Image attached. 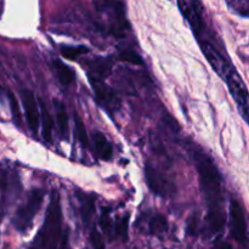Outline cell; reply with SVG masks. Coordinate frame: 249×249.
<instances>
[{
    "label": "cell",
    "instance_id": "cell-1",
    "mask_svg": "<svg viewBox=\"0 0 249 249\" xmlns=\"http://www.w3.org/2000/svg\"><path fill=\"white\" fill-rule=\"evenodd\" d=\"M187 150L198 173L199 184L208 209L209 228L213 233H220L225 226L223 178L214 160L195 142H187Z\"/></svg>",
    "mask_w": 249,
    "mask_h": 249
},
{
    "label": "cell",
    "instance_id": "cell-2",
    "mask_svg": "<svg viewBox=\"0 0 249 249\" xmlns=\"http://www.w3.org/2000/svg\"><path fill=\"white\" fill-rule=\"evenodd\" d=\"M62 236L61 198L58 192L53 191L43 225L32 242L31 249H60Z\"/></svg>",
    "mask_w": 249,
    "mask_h": 249
},
{
    "label": "cell",
    "instance_id": "cell-3",
    "mask_svg": "<svg viewBox=\"0 0 249 249\" xmlns=\"http://www.w3.org/2000/svg\"><path fill=\"white\" fill-rule=\"evenodd\" d=\"M45 192L41 189H34L27 195V198L15 213L12 225L18 232L24 233L32 228L34 218L43 206Z\"/></svg>",
    "mask_w": 249,
    "mask_h": 249
},
{
    "label": "cell",
    "instance_id": "cell-4",
    "mask_svg": "<svg viewBox=\"0 0 249 249\" xmlns=\"http://www.w3.org/2000/svg\"><path fill=\"white\" fill-rule=\"evenodd\" d=\"M224 82L228 85L229 91L235 100L241 116L249 125V92L236 68L226 75Z\"/></svg>",
    "mask_w": 249,
    "mask_h": 249
},
{
    "label": "cell",
    "instance_id": "cell-5",
    "mask_svg": "<svg viewBox=\"0 0 249 249\" xmlns=\"http://www.w3.org/2000/svg\"><path fill=\"white\" fill-rule=\"evenodd\" d=\"M89 82L95 94V100L102 108L106 109L109 113L119 111L121 100L118 99L114 90L109 85H107L102 78L89 74Z\"/></svg>",
    "mask_w": 249,
    "mask_h": 249
},
{
    "label": "cell",
    "instance_id": "cell-6",
    "mask_svg": "<svg viewBox=\"0 0 249 249\" xmlns=\"http://www.w3.org/2000/svg\"><path fill=\"white\" fill-rule=\"evenodd\" d=\"M180 12L186 18L187 23L192 29L195 36H199L206 32V22L203 18V6L199 1H187L181 0L178 1Z\"/></svg>",
    "mask_w": 249,
    "mask_h": 249
},
{
    "label": "cell",
    "instance_id": "cell-7",
    "mask_svg": "<svg viewBox=\"0 0 249 249\" xmlns=\"http://www.w3.org/2000/svg\"><path fill=\"white\" fill-rule=\"evenodd\" d=\"M230 231L233 240L237 241L241 245H245L247 241V223H246L245 212L240 202L236 199H231L230 208Z\"/></svg>",
    "mask_w": 249,
    "mask_h": 249
},
{
    "label": "cell",
    "instance_id": "cell-8",
    "mask_svg": "<svg viewBox=\"0 0 249 249\" xmlns=\"http://www.w3.org/2000/svg\"><path fill=\"white\" fill-rule=\"evenodd\" d=\"M21 100L29 130L34 135H36L39 130V124H40V108H39L36 96L31 90L23 89L21 90Z\"/></svg>",
    "mask_w": 249,
    "mask_h": 249
},
{
    "label": "cell",
    "instance_id": "cell-9",
    "mask_svg": "<svg viewBox=\"0 0 249 249\" xmlns=\"http://www.w3.org/2000/svg\"><path fill=\"white\" fill-rule=\"evenodd\" d=\"M145 180L148 189L153 194L157 195V196L165 197L172 191V185H170V182L165 179V177L162 173L158 172L150 163H147L145 165Z\"/></svg>",
    "mask_w": 249,
    "mask_h": 249
},
{
    "label": "cell",
    "instance_id": "cell-10",
    "mask_svg": "<svg viewBox=\"0 0 249 249\" xmlns=\"http://www.w3.org/2000/svg\"><path fill=\"white\" fill-rule=\"evenodd\" d=\"M53 107H55L56 113V124H57L58 135L62 140H68V134H70V119H68L67 111L60 100H53Z\"/></svg>",
    "mask_w": 249,
    "mask_h": 249
},
{
    "label": "cell",
    "instance_id": "cell-11",
    "mask_svg": "<svg viewBox=\"0 0 249 249\" xmlns=\"http://www.w3.org/2000/svg\"><path fill=\"white\" fill-rule=\"evenodd\" d=\"M92 145H94L95 152L97 153L99 158L102 160H109L113 155V148H112L111 142L101 131H94L92 134Z\"/></svg>",
    "mask_w": 249,
    "mask_h": 249
},
{
    "label": "cell",
    "instance_id": "cell-12",
    "mask_svg": "<svg viewBox=\"0 0 249 249\" xmlns=\"http://www.w3.org/2000/svg\"><path fill=\"white\" fill-rule=\"evenodd\" d=\"M78 199L80 203V215L85 226H89L91 223V218L95 212V197L92 195L84 194V192H78Z\"/></svg>",
    "mask_w": 249,
    "mask_h": 249
},
{
    "label": "cell",
    "instance_id": "cell-13",
    "mask_svg": "<svg viewBox=\"0 0 249 249\" xmlns=\"http://www.w3.org/2000/svg\"><path fill=\"white\" fill-rule=\"evenodd\" d=\"M53 72H55L56 77H57L58 82L61 83L65 87H68V85L73 84L75 82V72L72 67L66 65L65 62H62L61 60L56 58V60L53 61Z\"/></svg>",
    "mask_w": 249,
    "mask_h": 249
},
{
    "label": "cell",
    "instance_id": "cell-14",
    "mask_svg": "<svg viewBox=\"0 0 249 249\" xmlns=\"http://www.w3.org/2000/svg\"><path fill=\"white\" fill-rule=\"evenodd\" d=\"M40 107V122H41V134L43 139L46 142L53 141V119L49 112L48 107L45 106L43 101H39Z\"/></svg>",
    "mask_w": 249,
    "mask_h": 249
},
{
    "label": "cell",
    "instance_id": "cell-15",
    "mask_svg": "<svg viewBox=\"0 0 249 249\" xmlns=\"http://www.w3.org/2000/svg\"><path fill=\"white\" fill-rule=\"evenodd\" d=\"M74 134L78 142L82 145L83 148H90V140L87 128H85V124L83 123V121L77 113L74 114Z\"/></svg>",
    "mask_w": 249,
    "mask_h": 249
},
{
    "label": "cell",
    "instance_id": "cell-16",
    "mask_svg": "<svg viewBox=\"0 0 249 249\" xmlns=\"http://www.w3.org/2000/svg\"><path fill=\"white\" fill-rule=\"evenodd\" d=\"M168 220L162 214H156L148 223V230L152 235L162 236L168 231Z\"/></svg>",
    "mask_w": 249,
    "mask_h": 249
},
{
    "label": "cell",
    "instance_id": "cell-17",
    "mask_svg": "<svg viewBox=\"0 0 249 249\" xmlns=\"http://www.w3.org/2000/svg\"><path fill=\"white\" fill-rule=\"evenodd\" d=\"M89 53V48L84 45H78V46H62L61 49V55L65 58L71 61H74L79 58L80 56L85 55Z\"/></svg>",
    "mask_w": 249,
    "mask_h": 249
},
{
    "label": "cell",
    "instance_id": "cell-18",
    "mask_svg": "<svg viewBox=\"0 0 249 249\" xmlns=\"http://www.w3.org/2000/svg\"><path fill=\"white\" fill-rule=\"evenodd\" d=\"M128 231H129V215H124L123 218L119 219L114 228V232H116L117 237L121 238L122 241L128 240Z\"/></svg>",
    "mask_w": 249,
    "mask_h": 249
},
{
    "label": "cell",
    "instance_id": "cell-19",
    "mask_svg": "<svg viewBox=\"0 0 249 249\" xmlns=\"http://www.w3.org/2000/svg\"><path fill=\"white\" fill-rule=\"evenodd\" d=\"M7 99H9L10 104V109H11L12 117H14V121L17 125H21L22 124V117H21V111H19L18 102H17L16 96L12 94L11 91L7 92Z\"/></svg>",
    "mask_w": 249,
    "mask_h": 249
},
{
    "label": "cell",
    "instance_id": "cell-20",
    "mask_svg": "<svg viewBox=\"0 0 249 249\" xmlns=\"http://www.w3.org/2000/svg\"><path fill=\"white\" fill-rule=\"evenodd\" d=\"M100 225L102 230L106 232V235L111 238L112 235V220H111V209L104 208L102 209L101 216H100Z\"/></svg>",
    "mask_w": 249,
    "mask_h": 249
},
{
    "label": "cell",
    "instance_id": "cell-21",
    "mask_svg": "<svg viewBox=\"0 0 249 249\" xmlns=\"http://www.w3.org/2000/svg\"><path fill=\"white\" fill-rule=\"evenodd\" d=\"M228 5L241 16L249 17V0H232L228 1Z\"/></svg>",
    "mask_w": 249,
    "mask_h": 249
},
{
    "label": "cell",
    "instance_id": "cell-22",
    "mask_svg": "<svg viewBox=\"0 0 249 249\" xmlns=\"http://www.w3.org/2000/svg\"><path fill=\"white\" fill-rule=\"evenodd\" d=\"M119 57L121 60L125 61V62L131 63V65H142V58L133 50H129V49H125V50L121 51L119 53Z\"/></svg>",
    "mask_w": 249,
    "mask_h": 249
},
{
    "label": "cell",
    "instance_id": "cell-23",
    "mask_svg": "<svg viewBox=\"0 0 249 249\" xmlns=\"http://www.w3.org/2000/svg\"><path fill=\"white\" fill-rule=\"evenodd\" d=\"M90 242H91L94 249H105L104 238H102L101 233L97 231L96 228L91 229V232H90Z\"/></svg>",
    "mask_w": 249,
    "mask_h": 249
},
{
    "label": "cell",
    "instance_id": "cell-24",
    "mask_svg": "<svg viewBox=\"0 0 249 249\" xmlns=\"http://www.w3.org/2000/svg\"><path fill=\"white\" fill-rule=\"evenodd\" d=\"M60 249H72L71 248V243H70V232H68V229H66V230L63 231Z\"/></svg>",
    "mask_w": 249,
    "mask_h": 249
},
{
    "label": "cell",
    "instance_id": "cell-25",
    "mask_svg": "<svg viewBox=\"0 0 249 249\" xmlns=\"http://www.w3.org/2000/svg\"><path fill=\"white\" fill-rule=\"evenodd\" d=\"M2 95H4V89H2L1 84H0V97H1Z\"/></svg>",
    "mask_w": 249,
    "mask_h": 249
}]
</instances>
